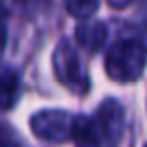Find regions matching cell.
Returning a JSON list of instances; mask_svg holds the SVG:
<instances>
[{"label": "cell", "mask_w": 147, "mask_h": 147, "mask_svg": "<svg viewBox=\"0 0 147 147\" xmlns=\"http://www.w3.org/2000/svg\"><path fill=\"white\" fill-rule=\"evenodd\" d=\"M123 128V106L117 100H104L93 115L74 117L71 141L76 147H119Z\"/></svg>", "instance_id": "cell-1"}, {"label": "cell", "mask_w": 147, "mask_h": 147, "mask_svg": "<svg viewBox=\"0 0 147 147\" xmlns=\"http://www.w3.org/2000/svg\"><path fill=\"white\" fill-rule=\"evenodd\" d=\"M147 65V46L138 39H123L110 46L104 67L117 82H134L143 76Z\"/></svg>", "instance_id": "cell-2"}, {"label": "cell", "mask_w": 147, "mask_h": 147, "mask_svg": "<svg viewBox=\"0 0 147 147\" xmlns=\"http://www.w3.org/2000/svg\"><path fill=\"white\" fill-rule=\"evenodd\" d=\"M52 69L63 87H67L76 95H84L89 91V78L84 71L80 56L69 39H61L52 52Z\"/></svg>", "instance_id": "cell-3"}, {"label": "cell", "mask_w": 147, "mask_h": 147, "mask_svg": "<svg viewBox=\"0 0 147 147\" xmlns=\"http://www.w3.org/2000/svg\"><path fill=\"white\" fill-rule=\"evenodd\" d=\"M30 130L43 143H65L74 132V115L65 110H39L30 117Z\"/></svg>", "instance_id": "cell-4"}, {"label": "cell", "mask_w": 147, "mask_h": 147, "mask_svg": "<svg viewBox=\"0 0 147 147\" xmlns=\"http://www.w3.org/2000/svg\"><path fill=\"white\" fill-rule=\"evenodd\" d=\"M106 37H108V28L104 22L91 20V22H82L76 26V41L87 52H97L104 46Z\"/></svg>", "instance_id": "cell-5"}, {"label": "cell", "mask_w": 147, "mask_h": 147, "mask_svg": "<svg viewBox=\"0 0 147 147\" xmlns=\"http://www.w3.org/2000/svg\"><path fill=\"white\" fill-rule=\"evenodd\" d=\"M20 91V76L13 67L0 65V113L9 110L18 100Z\"/></svg>", "instance_id": "cell-6"}, {"label": "cell", "mask_w": 147, "mask_h": 147, "mask_svg": "<svg viewBox=\"0 0 147 147\" xmlns=\"http://www.w3.org/2000/svg\"><path fill=\"white\" fill-rule=\"evenodd\" d=\"M52 0H2V9L0 11H15L22 15H35L43 11Z\"/></svg>", "instance_id": "cell-7"}, {"label": "cell", "mask_w": 147, "mask_h": 147, "mask_svg": "<svg viewBox=\"0 0 147 147\" xmlns=\"http://www.w3.org/2000/svg\"><path fill=\"white\" fill-rule=\"evenodd\" d=\"M100 7V0H65V9L71 18L76 20H87Z\"/></svg>", "instance_id": "cell-8"}, {"label": "cell", "mask_w": 147, "mask_h": 147, "mask_svg": "<svg viewBox=\"0 0 147 147\" xmlns=\"http://www.w3.org/2000/svg\"><path fill=\"white\" fill-rule=\"evenodd\" d=\"M0 147H26V145L11 125L0 123Z\"/></svg>", "instance_id": "cell-9"}, {"label": "cell", "mask_w": 147, "mask_h": 147, "mask_svg": "<svg viewBox=\"0 0 147 147\" xmlns=\"http://www.w3.org/2000/svg\"><path fill=\"white\" fill-rule=\"evenodd\" d=\"M5 43H7V26H5L2 11H0V54H2V50H5Z\"/></svg>", "instance_id": "cell-10"}, {"label": "cell", "mask_w": 147, "mask_h": 147, "mask_svg": "<svg viewBox=\"0 0 147 147\" xmlns=\"http://www.w3.org/2000/svg\"><path fill=\"white\" fill-rule=\"evenodd\" d=\"M110 7H115V9H125V7L132 2V0H106Z\"/></svg>", "instance_id": "cell-11"}, {"label": "cell", "mask_w": 147, "mask_h": 147, "mask_svg": "<svg viewBox=\"0 0 147 147\" xmlns=\"http://www.w3.org/2000/svg\"><path fill=\"white\" fill-rule=\"evenodd\" d=\"M145 147H147V145H145Z\"/></svg>", "instance_id": "cell-12"}]
</instances>
